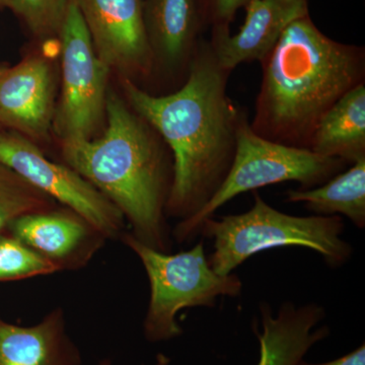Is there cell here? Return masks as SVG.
<instances>
[{"label":"cell","mask_w":365,"mask_h":365,"mask_svg":"<svg viewBox=\"0 0 365 365\" xmlns=\"http://www.w3.org/2000/svg\"><path fill=\"white\" fill-rule=\"evenodd\" d=\"M232 72L223 68L210 42L201 41L181 88L153 95L124 79L129 105L169 146L174 181L165 213L188 220L204 207L227 178L244 109L227 95Z\"/></svg>","instance_id":"6da1fadb"},{"label":"cell","mask_w":365,"mask_h":365,"mask_svg":"<svg viewBox=\"0 0 365 365\" xmlns=\"http://www.w3.org/2000/svg\"><path fill=\"white\" fill-rule=\"evenodd\" d=\"M261 66L252 129L307 150L325 113L365 83L364 48L327 37L309 16L288 26Z\"/></svg>","instance_id":"7a4b0ae2"},{"label":"cell","mask_w":365,"mask_h":365,"mask_svg":"<svg viewBox=\"0 0 365 365\" xmlns=\"http://www.w3.org/2000/svg\"><path fill=\"white\" fill-rule=\"evenodd\" d=\"M105 111L104 135L62 140L64 160L121 211L134 237L168 253L172 153L155 129L117 96L107 97Z\"/></svg>","instance_id":"3957f363"},{"label":"cell","mask_w":365,"mask_h":365,"mask_svg":"<svg viewBox=\"0 0 365 365\" xmlns=\"http://www.w3.org/2000/svg\"><path fill=\"white\" fill-rule=\"evenodd\" d=\"M247 212L210 217L200 234L213 240L209 264L222 276L232 274L254 255L283 247L313 250L330 268H340L350 260L353 248L342 239L344 222L338 215L294 216L269 205L257 191Z\"/></svg>","instance_id":"277c9868"},{"label":"cell","mask_w":365,"mask_h":365,"mask_svg":"<svg viewBox=\"0 0 365 365\" xmlns=\"http://www.w3.org/2000/svg\"><path fill=\"white\" fill-rule=\"evenodd\" d=\"M339 158H327L307 148L285 145L256 133L245 112L237 132L234 162L227 178L212 198L188 220L173 230L179 244L200 234L202 223L235 197L283 182H297L299 189L319 186L348 168Z\"/></svg>","instance_id":"5b68a950"},{"label":"cell","mask_w":365,"mask_h":365,"mask_svg":"<svg viewBox=\"0 0 365 365\" xmlns=\"http://www.w3.org/2000/svg\"><path fill=\"white\" fill-rule=\"evenodd\" d=\"M120 239L140 259L150 281V299L143 323L150 342L181 335L177 314L190 307H213L218 297L241 294L242 280L235 274L222 276L209 264L204 242L178 254L158 251L139 242L131 232Z\"/></svg>","instance_id":"8992f818"},{"label":"cell","mask_w":365,"mask_h":365,"mask_svg":"<svg viewBox=\"0 0 365 365\" xmlns=\"http://www.w3.org/2000/svg\"><path fill=\"white\" fill-rule=\"evenodd\" d=\"M60 36L62 93L55 128L61 140L88 139L105 113L110 67L96 52L78 0H69Z\"/></svg>","instance_id":"52a82bcc"},{"label":"cell","mask_w":365,"mask_h":365,"mask_svg":"<svg viewBox=\"0 0 365 365\" xmlns=\"http://www.w3.org/2000/svg\"><path fill=\"white\" fill-rule=\"evenodd\" d=\"M0 165L85 218L106 239L124 234V216L107 197L68 165L48 160L28 138L0 133Z\"/></svg>","instance_id":"ba28073f"},{"label":"cell","mask_w":365,"mask_h":365,"mask_svg":"<svg viewBox=\"0 0 365 365\" xmlns=\"http://www.w3.org/2000/svg\"><path fill=\"white\" fill-rule=\"evenodd\" d=\"M98 56L108 66L148 76L153 57L143 0H78Z\"/></svg>","instance_id":"9c48e42d"},{"label":"cell","mask_w":365,"mask_h":365,"mask_svg":"<svg viewBox=\"0 0 365 365\" xmlns=\"http://www.w3.org/2000/svg\"><path fill=\"white\" fill-rule=\"evenodd\" d=\"M11 235L58 266L60 271L83 267L106 237L71 209L38 211L14 220Z\"/></svg>","instance_id":"30bf717a"},{"label":"cell","mask_w":365,"mask_h":365,"mask_svg":"<svg viewBox=\"0 0 365 365\" xmlns=\"http://www.w3.org/2000/svg\"><path fill=\"white\" fill-rule=\"evenodd\" d=\"M239 32L215 29L209 41L220 66L230 71L247 62L263 61L294 21L309 16L307 0H251Z\"/></svg>","instance_id":"8fae6325"},{"label":"cell","mask_w":365,"mask_h":365,"mask_svg":"<svg viewBox=\"0 0 365 365\" xmlns=\"http://www.w3.org/2000/svg\"><path fill=\"white\" fill-rule=\"evenodd\" d=\"M201 20L200 0H150L144 21L153 71L160 69L165 76L179 78L182 86L201 42Z\"/></svg>","instance_id":"7c38bea8"},{"label":"cell","mask_w":365,"mask_h":365,"mask_svg":"<svg viewBox=\"0 0 365 365\" xmlns=\"http://www.w3.org/2000/svg\"><path fill=\"white\" fill-rule=\"evenodd\" d=\"M54 78L43 57L31 56L0 72V124L43 138L54 116Z\"/></svg>","instance_id":"4fadbf2b"},{"label":"cell","mask_w":365,"mask_h":365,"mask_svg":"<svg viewBox=\"0 0 365 365\" xmlns=\"http://www.w3.org/2000/svg\"><path fill=\"white\" fill-rule=\"evenodd\" d=\"M260 314L262 333L253 324L260 343L258 365H299L307 351L330 334L327 326L314 329L326 317L325 309L314 302L297 306L285 302L275 314L268 304L261 302Z\"/></svg>","instance_id":"5bb4252c"},{"label":"cell","mask_w":365,"mask_h":365,"mask_svg":"<svg viewBox=\"0 0 365 365\" xmlns=\"http://www.w3.org/2000/svg\"><path fill=\"white\" fill-rule=\"evenodd\" d=\"M81 364V352L67 333L61 309L31 327L0 319V365Z\"/></svg>","instance_id":"9a60e30c"},{"label":"cell","mask_w":365,"mask_h":365,"mask_svg":"<svg viewBox=\"0 0 365 365\" xmlns=\"http://www.w3.org/2000/svg\"><path fill=\"white\" fill-rule=\"evenodd\" d=\"M309 150L349 165L365 158V83L346 93L322 117Z\"/></svg>","instance_id":"2e32d148"},{"label":"cell","mask_w":365,"mask_h":365,"mask_svg":"<svg viewBox=\"0 0 365 365\" xmlns=\"http://www.w3.org/2000/svg\"><path fill=\"white\" fill-rule=\"evenodd\" d=\"M289 203H304L314 215L346 216L359 230L365 227V158L349 169L311 189H290Z\"/></svg>","instance_id":"e0dca14e"},{"label":"cell","mask_w":365,"mask_h":365,"mask_svg":"<svg viewBox=\"0 0 365 365\" xmlns=\"http://www.w3.org/2000/svg\"><path fill=\"white\" fill-rule=\"evenodd\" d=\"M52 199L0 165V232L16 218L51 208Z\"/></svg>","instance_id":"ac0fdd59"},{"label":"cell","mask_w":365,"mask_h":365,"mask_svg":"<svg viewBox=\"0 0 365 365\" xmlns=\"http://www.w3.org/2000/svg\"><path fill=\"white\" fill-rule=\"evenodd\" d=\"M60 271L48 260L20 240L0 235V281L26 279L50 275Z\"/></svg>","instance_id":"d6986e66"},{"label":"cell","mask_w":365,"mask_h":365,"mask_svg":"<svg viewBox=\"0 0 365 365\" xmlns=\"http://www.w3.org/2000/svg\"><path fill=\"white\" fill-rule=\"evenodd\" d=\"M68 4L69 0H9V6L41 36L60 33Z\"/></svg>","instance_id":"ffe728a7"},{"label":"cell","mask_w":365,"mask_h":365,"mask_svg":"<svg viewBox=\"0 0 365 365\" xmlns=\"http://www.w3.org/2000/svg\"><path fill=\"white\" fill-rule=\"evenodd\" d=\"M251 0H208L205 9L215 29H230V21L242 7H246Z\"/></svg>","instance_id":"44dd1931"},{"label":"cell","mask_w":365,"mask_h":365,"mask_svg":"<svg viewBox=\"0 0 365 365\" xmlns=\"http://www.w3.org/2000/svg\"><path fill=\"white\" fill-rule=\"evenodd\" d=\"M299 365H365V346L361 345L354 351L341 357L333 361L326 362L321 364H311L307 362L300 361Z\"/></svg>","instance_id":"7402d4cb"},{"label":"cell","mask_w":365,"mask_h":365,"mask_svg":"<svg viewBox=\"0 0 365 365\" xmlns=\"http://www.w3.org/2000/svg\"><path fill=\"white\" fill-rule=\"evenodd\" d=\"M61 51V44L54 39L47 41L44 45V53L47 56H55Z\"/></svg>","instance_id":"603a6c76"},{"label":"cell","mask_w":365,"mask_h":365,"mask_svg":"<svg viewBox=\"0 0 365 365\" xmlns=\"http://www.w3.org/2000/svg\"><path fill=\"white\" fill-rule=\"evenodd\" d=\"M168 361H169V359H168L167 357L160 356V359H158V364L155 365H165L168 364ZM98 365H112L111 360H110V359L102 360V361H101L100 364H98Z\"/></svg>","instance_id":"cb8c5ba5"},{"label":"cell","mask_w":365,"mask_h":365,"mask_svg":"<svg viewBox=\"0 0 365 365\" xmlns=\"http://www.w3.org/2000/svg\"><path fill=\"white\" fill-rule=\"evenodd\" d=\"M0 4H9V0H0Z\"/></svg>","instance_id":"d4e9b609"}]
</instances>
